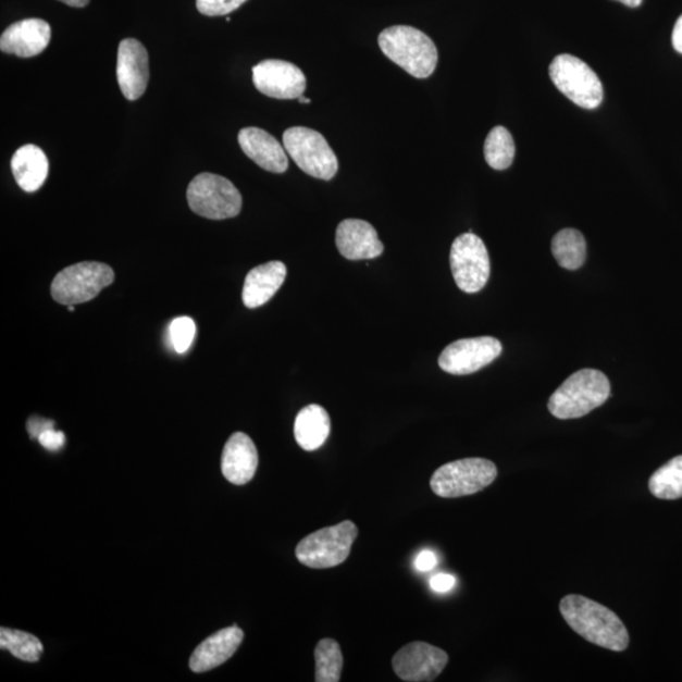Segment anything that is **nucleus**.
I'll return each instance as SVG.
<instances>
[{"mask_svg": "<svg viewBox=\"0 0 682 682\" xmlns=\"http://www.w3.org/2000/svg\"><path fill=\"white\" fill-rule=\"evenodd\" d=\"M299 101L301 104H310L311 103V99L305 98V97H300Z\"/></svg>", "mask_w": 682, "mask_h": 682, "instance_id": "obj_37", "label": "nucleus"}, {"mask_svg": "<svg viewBox=\"0 0 682 682\" xmlns=\"http://www.w3.org/2000/svg\"><path fill=\"white\" fill-rule=\"evenodd\" d=\"M186 196L194 213L211 221L235 218L241 210L237 187L230 179L208 172L194 177Z\"/></svg>", "mask_w": 682, "mask_h": 682, "instance_id": "obj_6", "label": "nucleus"}, {"mask_svg": "<svg viewBox=\"0 0 682 682\" xmlns=\"http://www.w3.org/2000/svg\"><path fill=\"white\" fill-rule=\"evenodd\" d=\"M60 2L74 8H84L90 3V0H60Z\"/></svg>", "mask_w": 682, "mask_h": 682, "instance_id": "obj_35", "label": "nucleus"}, {"mask_svg": "<svg viewBox=\"0 0 682 682\" xmlns=\"http://www.w3.org/2000/svg\"><path fill=\"white\" fill-rule=\"evenodd\" d=\"M498 470L493 461L468 458L448 462L431 476V489L442 498L472 496L496 481Z\"/></svg>", "mask_w": 682, "mask_h": 682, "instance_id": "obj_5", "label": "nucleus"}, {"mask_svg": "<svg viewBox=\"0 0 682 682\" xmlns=\"http://www.w3.org/2000/svg\"><path fill=\"white\" fill-rule=\"evenodd\" d=\"M243 638L245 632L238 625L216 632L195 648L190 658V669L200 673L219 668L237 653Z\"/></svg>", "mask_w": 682, "mask_h": 682, "instance_id": "obj_19", "label": "nucleus"}, {"mask_svg": "<svg viewBox=\"0 0 682 682\" xmlns=\"http://www.w3.org/2000/svg\"><path fill=\"white\" fill-rule=\"evenodd\" d=\"M238 142L243 152L263 170L272 174H284L287 171L288 159L285 147H282L269 132L256 127L241 129Z\"/></svg>", "mask_w": 682, "mask_h": 682, "instance_id": "obj_17", "label": "nucleus"}, {"mask_svg": "<svg viewBox=\"0 0 682 682\" xmlns=\"http://www.w3.org/2000/svg\"><path fill=\"white\" fill-rule=\"evenodd\" d=\"M332 431L331 417L319 405H309L297 414L295 438L306 451H315L327 441Z\"/></svg>", "mask_w": 682, "mask_h": 682, "instance_id": "obj_22", "label": "nucleus"}, {"mask_svg": "<svg viewBox=\"0 0 682 682\" xmlns=\"http://www.w3.org/2000/svg\"><path fill=\"white\" fill-rule=\"evenodd\" d=\"M516 154L514 140L505 127H494L485 139V161L493 170L504 171L511 166Z\"/></svg>", "mask_w": 682, "mask_h": 682, "instance_id": "obj_25", "label": "nucleus"}, {"mask_svg": "<svg viewBox=\"0 0 682 682\" xmlns=\"http://www.w3.org/2000/svg\"><path fill=\"white\" fill-rule=\"evenodd\" d=\"M11 168L22 190L35 193L41 189L49 176V160L41 148L22 146L12 157Z\"/></svg>", "mask_w": 682, "mask_h": 682, "instance_id": "obj_21", "label": "nucleus"}, {"mask_svg": "<svg viewBox=\"0 0 682 682\" xmlns=\"http://www.w3.org/2000/svg\"><path fill=\"white\" fill-rule=\"evenodd\" d=\"M381 50L386 57L417 78H427L437 66L436 46L426 34L411 26H394L379 37Z\"/></svg>", "mask_w": 682, "mask_h": 682, "instance_id": "obj_3", "label": "nucleus"}, {"mask_svg": "<svg viewBox=\"0 0 682 682\" xmlns=\"http://www.w3.org/2000/svg\"><path fill=\"white\" fill-rule=\"evenodd\" d=\"M553 256L562 269L576 271L586 260V241L576 230H562L555 235L551 245Z\"/></svg>", "mask_w": 682, "mask_h": 682, "instance_id": "obj_23", "label": "nucleus"}, {"mask_svg": "<svg viewBox=\"0 0 682 682\" xmlns=\"http://www.w3.org/2000/svg\"><path fill=\"white\" fill-rule=\"evenodd\" d=\"M0 647L26 662H37L44 653V645L34 634L2 627L0 630Z\"/></svg>", "mask_w": 682, "mask_h": 682, "instance_id": "obj_27", "label": "nucleus"}, {"mask_svg": "<svg viewBox=\"0 0 682 682\" xmlns=\"http://www.w3.org/2000/svg\"><path fill=\"white\" fill-rule=\"evenodd\" d=\"M286 274V265L280 261L256 266L247 274L243 287V303L248 309H257L269 302L284 285Z\"/></svg>", "mask_w": 682, "mask_h": 682, "instance_id": "obj_20", "label": "nucleus"}, {"mask_svg": "<svg viewBox=\"0 0 682 682\" xmlns=\"http://www.w3.org/2000/svg\"><path fill=\"white\" fill-rule=\"evenodd\" d=\"M256 89L265 97L299 99L306 90V77L300 67L282 60H264L252 70Z\"/></svg>", "mask_w": 682, "mask_h": 682, "instance_id": "obj_13", "label": "nucleus"}, {"mask_svg": "<svg viewBox=\"0 0 682 682\" xmlns=\"http://www.w3.org/2000/svg\"><path fill=\"white\" fill-rule=\"evenodd\" d=\"M551 82L572 103L584 109H595L602 104L605 90L600 78L584 61L559 54L548 69Z\"/></svg>", "mask_w": 682, "mask_h": 682, "instance_id": "obj_9", "label": "nucleus"}, {"mask_svg": "<svg viewBox=\"0 0 682 682\" xmlns=\"http://www.w3.org/2000/svg\"><path fill=\"white\" fill-rule=\"evenodd\" d=\"M501 350L504 348L500 342L492 336L460 339L443 350L438 365L449 374H472L494 362L501 355Z\"/></svg>", "mask_w": 682, "mask_h": 682, "instance_id": "obj_11", "label": "nucleus"}, {"mask_svg": "<svg viewBox=\"0 0 682 682\" xmlns=\"http://www.w3.org/2000/svg\"><path fill=\"white\" fill-rule=\"evenodd\" d=\"M246 2L247 0H196V8L208 17H218V15H226L237 11Z\"/></svg>", "mask_w": 682, "mask_h": 682, "instance_id": "obj_29", "label": "nucleus"}, {"mask_svg": "<svg viewBox=\"0 0 682 682\" xmlns=\"http://www.w3.org/2000/svg\"><path fill=\"white\" fill-rule=\"evenodd\" d=\"M357 537L358 528L351 521L321 529L300 541L296 547V558L311 569L339 567L348 559Z\"/></svg>", "mask_w": 682, "mask_h": 682, "instance_id": "obj_4", "label": "nucleus"}, {"mask_svg": "<svg viewBox=\"0 0 682 682\" xmlns=\"http://www.w3.org/2000/svg\"><path fill=\"white\" fill-rule=\"evenodd\" d=\"M317 682H338L342 679L343 654L338 642L321 640L315 648Z\"/></svg>", "mask_w": 682, "mask_h": 682, "instance_id": "obj_26", "label": "nucleus"}, {"mask_svg": "<svg viewBox=\"0 0 682 682\" xmlns=\"http://www.w3.org/2000/svg\"><path fill=\"white\" fill-rule=\"evenodd\" d=\"M648 488L656 498L669 500L682 498V455L656 470L649 478Z\"/></svg>", "mask_w": 682, "mask_h": 682, "instance_id": "obj_24", "label": "nucleus"}, {"mask_svg": "<svg viewBox=\"0 0 682 682\" xmlns=\"http://www.w3.org/2000/svg\"><path fill=\"white\" fill-rule=\"evenodd\" d=\"M53 429V422L49 420H42L38 418L30 419L28 421V433L30 437H37L44 433V431Z\"/></svg>", "mask_w": 682, "mask_h": 682, "instance_id": "obj_33", "label": "nucleus"}, {"mask_svg": "<svg viewBox=\"0 0 682 682\" xmlns=\"http://www.w3.org/2000/svg\"><path fill=\"white\" fill-rule=\"evenodd\" d=\"M610 383L605 373L582 370L556 389L548 399V411L560 420L580 419L607 402Z\"/></svg>", "mask_w": 682, "mask_h": 682, "instance_id": "obj_2", "label": "nucleus"}, {"mask_svg": "<svg viewBox=\"0 0 682 682\" xmlns=\"http://www.w3.org/2000/svg\"><path fill=\"white\" fill-rule=\"evenodd\" d=\"M284 147L305 174L325 182L338 174V157L319 132L306 127L289 128L284 133Z\"/></svg>", "mask_w": 682, "mask_h": 682, "instance_id": "obj_8", "label": "nucleus"}, {"mask_svg": "<svg viewBox=\"0 0 682 682\" xmlns=\"http://www.w3.org/2000/svg\"><path fill=\"white\" fill-rule=\"evenodd\" d=\"M450 265L461 292L480 293L491 276V260L484 241L473 233L459 235L450 250Z\"/></svg>", "mask_w": 682, "mask_h": 682, "instance_id": "obj_10", "label": "nucleus"}, {"mask_svg": "<svg viewBox=\"0 0 682 682\" xmlns=\"http://www.w3.org/2000/svg\"><path fill=\"white\" fill-rule=\"evenodd\" d=\"M258 468V451L248 435L235 433L226 442L222 455V472L227 482L245 485L253 480Z\"/></svg>", "mask_w": 682, "mask_h": 682, "instance_id": "obj_18", "label": "nucleus"}, {"mask_svg": "<svg viewBox=\"0 0 682 682\" xmlns=\"http://www.w3.org/2000/svg\"><path fill=\"white\" fill-rule=\"evenodd\" d=\"M196 335L195 321L190 318H177L170 325V339L172 347L183 355L190 349Z\"/></svg>", "mask_w": 682, "mask_h": 682, "instance_id": "obj_28", "label": "nucleus"}, {"mask_svg": "<svg viewBox=\"0 0 682 682\" xmlns=\"http://www.w3.org/2000/svg\"><path fill=\"white\" fill-rule=\"evenodd\" d=\"M672 45L673 49H675L679 53H682V15L678 20L675 27H673Z\"/></svg>", "mask_w": 682, "mask_h": 682, "instance_id": "obj_34", "label": "nucleus"}, {"mask_svg": "<svg viewBox=\"0 0 682 682\" xmlns=\"http://www.w3.org/2000/svg\"><path fill=\"white\" fill-rule=\"evenodd\" d=\"M112 266L100 262H82L67 266L53 278L52 299L61 305H78L91 301L101 289L114 282Z\"/></svg>", "mask_w": 682, "mask_h": 682, "instance_id": "obj_7", "label": "nucleus"}, {"mask_svg": "<svg viewBox=\"0 0 682 682\" xmlns=\"http://www.w3.org/2000/svg\"><path fill=\"white\" fill-rule=\"evenodd\" d=\"M448 661L449 656L442 648L425 642H412L398 650L392 665L396 675L404 681L430 682L441 675Z\"/></svg>", "mask_w": 682, "mask_h": 682, "instance_id": "obj_12", "label": "nucleus"}, {"mask_svg": "<svg viewBox=\"0 0 682 682\" xmlns=\"http://www.w3.org/2000/svg\"><path fill=\"white\" fill-rule=\"evenodd\" d=\"M336 247L350 261L374 260L383 253V245L373 225L360 219H347L336 230Z\"/></svg>", "mask_w": 682, "mask_h": 682, "instance_id": "obj_16", "label": "nucleus"}, {"mask_svg": "<svg viewBox=\"0 0 682 682\" xmlns=\"http://www.w3.org/2000/svg\"><path fill=\"white\" fill-rule=\"evenodd\" d=\"M430 586L436 593H448L455 586V578L449 574H437L430 580Z\"/></svg>", "mask_w": 682, "mask_h": 682, "instance_id": "obj_31", "label": "nucleus"}, {"mask_svg": "<svg viewBox=\"0 0 682 682\" xmlns=\"http://www.w3.org/2000/svg\"><path fill=\"white\" fill-rule=\"evenodd\" d=\"M38 442L44 446L45 449L50 451H58L62 448V446L65 445L66 437L64 433H61V431L49 429L44 431V433L38 436Z\"/></svg>", "mask_w": 682, "mask_h": 682, "instance_id": "obj_30", "label": "nucleus"}, {"mask_svg": "<svg viewBox=\"0 0 682 682\" xmlns=\"http://www.w3.org/2000/svg\"><path fill=\"white\" fill-rule=\"evenodd\" d=\"M116 77L125 99L133 101L144 96L150 80V66L146 47L138 39L125 38L120 44Z\"/></svg>", "mask_w": 682, "mask_h": 682, "instance_id": "obj_14", "label": "nucleus"}, {"mask_svg": "<svg viewBox=\"0 0 682 682\" xmlns=\"http://www.w3.org/2000/svg\"><path fill=\"white\" fill-rule=\"evenodd\" d=\"M437 566V558L433 551L425 550L419 554L414 560V567L420 571H430Z\"/></svg>", "mask_w": 682, "mask_h": 682, "instance_id": "obj_32", "label": "nucleus"}, {"mask_svg": "<svg viewBox=\"0 0 682 682\" xmlns=\"http://www.w3.org/2000/svg\"><path fill=\"white\" fill-rule=\"evenodd\" d=\"M560 611L571 629L592 644L616 653L629 647L630 636L625 625L615 611L599 603L570 594L562 598Z\"/></svg>", "mask_w": 682, "mask_h": 682, "instance_id": "obj_1", "label": "nucleus"}, {"mask_svg": "<svg viewBox=\"0 0 682 682\" xmlns=\"http://www.w3.org/2000/svg\"><path fill=\"white\" fill-rule=\"evenodd\" d=\"M617 2H621L622 4L631 8H637L641 5L642 0H617Z\"/></svg>", "mask_w": 682, "mask_h": 682, "instance_id": "obj_36", "label": "nucleus"}, {"mask_svg": "<svg viewBox=\"0 0 682 682\" xmlns=\"http://www.w3.org/2000/svg\"><path fill=\"white\" fill-rule=\"evenodd\" d=\"M51 41V27L44 20L28 18L13 23L0 37V50L22 59L37 57Z\"/></svg>", "mask_w": 682, "mask_h": 682, "instance_id": "obj_15", "label": "nucleus"}]
</instances>
